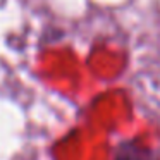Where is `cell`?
Masks as SVG:
<instances>
[{"mask_svg": "<svg viewBox=\"0 0 160 160\" xmlns=\"http://www.w3.org/2000/svg\"><path fill=\"white\" fill-rule=\"evenodd\" d=\"M117 160H138V158L132 157V155H129V153H122V155L117 157Z\"/></svg>", "mask_w": 160, "mask_h": 160, "instance_id": "6da1fadb", "label": "cell"}]
</instances>
